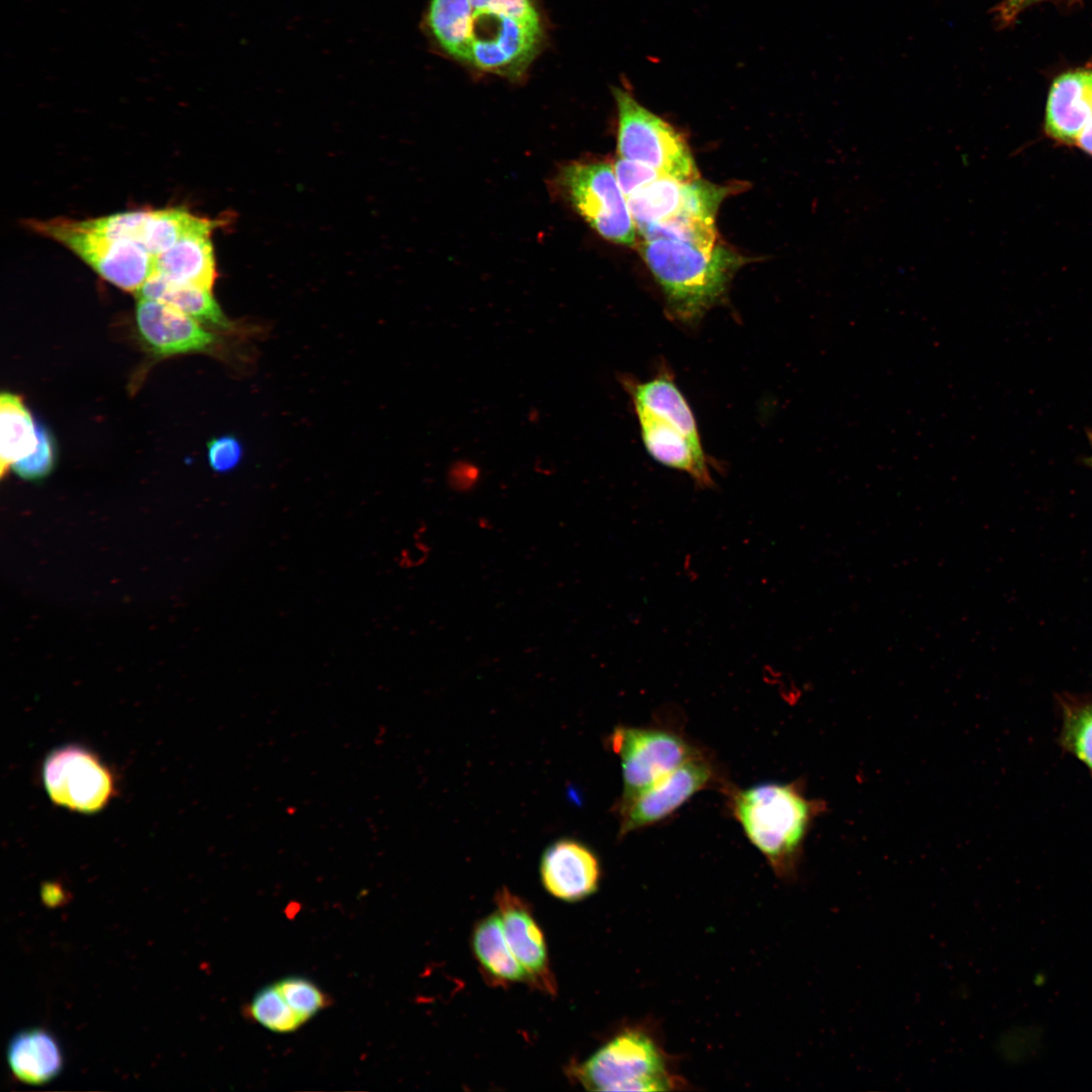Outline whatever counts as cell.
<instances>
[{
    "mask_svg": "<svg viewBox=\"0 0 1092 1092\" xmlns=\"http://www.w3.org/2000/svg\"><path fill=\"white\" fill-rule=\"evenodd\" d=\"M607 744L621 762L623 793L619 801L632 798L702 753L678 733L657 727L617 726Z\"/></svg>",
    "mask_w": 1092,
    "mask_h": 1092,
    "instance_id": "cell-8",
    "label": "cell"
},
{
    "mask_svg": "<svg viewBox=\"0 0 1092 1092\" xmlns=\"http://www.w3.org/2000/svg\"><path fill=\"white\" fill-rule=\"evenodd\" d=\"M614 170L626 198L662 176L645 164L623 158L616 162Z\"/></svg>",
    "mask_w": 1092,
    "mask_h": 1092,
    "instance_id": "cell-29",
    "label": "cell"
},
{
    "mask_svg": "<svg viewBox=\"0 0 1092 1092\" xmlns=\"http://www.w3.org/2000/svg\"><path fill=\"white\" fill-rule=\"evenodd\" d=\"M284 999L304 1022L327 1008L331 1001L312 981L291 976L275 983Z\"/></svg>",
    "mask_w": 1092,
    "mask_h": 1092,
    "instance_id": "cell-26",
    "label": "cell"
},
{
    "mask_svg": "<svg viewBox=\"0 0 1092 1092\" xmlns=\"http://www.w3.org/2000/svg\"><path fill=\"white\" fill-rule=\"evenodd\" d=\"M714 780L712 763L701 753L632 798L618 801L619 836L665 819Z\"/></svg>",
    "mask_w": 1092,
    "mask_h": 1092,
    "instance_id": "cell-10",
    "label": "cell"
},
{
    "mask_svg": "<svg viewBox=\"0 0 1092 1092\" xmlns=\"http://www.w3.org/2000/svg\"><path fill=\"white\" fill-rule=\"evenodd\" d=\"M689 183L661 176L627 197L637 231L675 215L685 204Z\"/></svg>",
    "mask_w": 1092,
    "mask_h": 1092,
    "instance_id": "cell-24",
    "label": "cell"
},
{
    "mask_svg": "<svg viewBox=\"0 0 1092 1092\" xmlns=\"http://www.w3.org/2000/svg\"><path fill=\"white\" fill-rule=\"evenodd\" d=\"M494 900L507 940L528 980L547 992H554L545 939L530 907L507 888L497 891Z\"/></svg>",
    "mask_w": 1092,
    "mask_h": 1092,
    "instance_id": "cell-13",
    "label": "cell"
},
{
    "mask_svg": "<svg viewBox=\"0 0 1092 1092\" xmlns=\"http://www.w3.org/2000/svg\"><path fill=\"white\" fill-rule=\"evenodd\" d=\"M7 1061L14 1076L26 1084L52 1081L63 1069L64 1057L57 1038L42 1028L17 1032L9 1041Z\"/></svg>",
    "mask_w": 1092,
    "mask_h": 1092,
    "instance_id": "cell-17",
    "label": "cell"
},
{
    "mask_svg": "<svg viewBox=\"0 0 1092 1092\" xmlns=\"http://www.w3.org/2000/svg\"><path fill=\"white\" fill-rule=\"evenodd\" d=\"M572 1074L592 1091H670L687 1084L654 1029L646 1024L623 1028L575 1065Z\"/></svg>",
    "mask_w": 1092,
    "mask_h": 1092,
    "instance_id": "cell-4",
    "label": "cell"
},
{
    "mask_svg": "<svg viewBox=\"0 0 1092 1092\" xmlns=\"http://www.w3.org/2000/svg\"><path fill=\"white\" fill-rule=\"evenodd\" d=\"M479 468L467 461L455 462L448 471L449 485L457 491L471 490L478 482Z\"/></svg>",
    "mask_w": 1092,
    "mask_h": 1092,
    "instance_id": "cell-31",
    "label": "cell"
},
{
    "mask_svg": "<svg viewBox=\"0 0 1092 1092\" xmlns=\"http://www.w3.org/2000/svg\"><path fill=\"white\" fill-rule=\"evenodd\" d=\"M1090 71H1073L1053 82L1046 101L1044 130L1053 140L1072 146L1092 116Z\"/></svg>",
    "mask_w": 1092,
    "mask_h": 1092,
    "instance_id": "cell-15",
    "label": "cell"
},
{
    "mask_svg": "<svg viewBox=\"0 0 1092 1092\" xmlns=\"http://www.w3.org/2000/svg\"><path fill=\"white\" fill-rule=\"evenodd\" d=\"M212 232L188 235L155 257V272L167 280L211 290L217 278Z\"/></svg>",
    "mask_w": 1092,
    "mask_h": 1092,
    "instance_id": "cell-16",
    "label": "cell"
},
{
    "mask_svg": "<svg viewBox=\"0 0 1092 1092\" xmlns=\"http://www.w3.org/2000/svg\"><path fill=\"white\" fill-rule=\"evenodd\" d=\"M36 432L38 439L36 449L11 466L19 477L28 480L46 477L55 464V449L52 436L40 424H37Z\"/></svg>",
    "mask_w": 1092,
    "mask_h": 1092,
    "instance_id": "cell-28",
    "label": "cell"
},
{
    "mask_svg": "<svg viewBox=\"0 0 1092 1092\" xmlns=\"http://www.w3.org/2000/svg\"><path fill=\"white\" fill-rule=\"evenodd\" d=\"M539 871L544 889L566 902H577L593 895L599 889L602 876L595 851L570 837L559 838L544 849Z\"/></svg>",
    "mask_w": 1092,
    "mask_h": 1092,
    "instance_id": "cell-11",
    "label": "cell"
},
{
    "mask_svg": "<svg viewBox=\"0 0 1092 1092\" xmlns=\"http://www.w3.org/2000/svg\"><path fill=\"white\" fill-rule=\"evenodd\" d=\"M635 414L643 444L655 461L687 473L702 487L712 486L713 479L701 441L693 439L670 422L645 413Z\"/></svg>",
    "mask_w": 1092,
    "mask_h": 1092,
    "instance_id": "cell-14",
    "label": "cell"
},
{
    "mask_svg": "<svg viewBox=\"0 0 1092 1092\" xmlns=\"http://www.w3.org/2000/svg\"><path fill=\"white\" fill-rule=\"evenodd\" d=\"M247 1012L259 1025L276 1033H290L303 1023L275 984L266 986L252 998Z\"/></svg>",
    "mask_w": 1092,
    "mask_h": 1092,
    "instance_id": "cell-25",
    "label": "cell"
},
{
    "mask_svg": "<svg viewBox=\"0 0 1092 1092\" xmlns=\"http://www.w3.org/2000/svg\"><path fill=\"white\" fill-rule=\"evenodd\" d=\"M424 26L448 56L513 80L531 65L544 33L534 0H430Z\"/></svg>",
    "mask_w": 1092,
    "mask_h": 1092,
    "instance_id": "cell-1",
    "label": "cell"
},
{
    "mask_svg": "<svg viewBox=\"0 0 1092 1092\" xmlns=\"http://www.w3.org/2000/svg\"><path fill=\"white\" fill-rule=\"evenodd\" d=\"M557 184L566 201L599 235L624 246L636 244V224L609 163L567 164L560 170Z\"/></svg>",
    "mask_w": 1092,
    "mask_h": 1092,
    "instance_id": "cell-6",
    "label": "cell"
},
{
    "mask_svg": "<svg viewBox=\"0 0 1092 1092\" xmlns=\"http://www.w3.org/2000/svg\"><path fill=\"white\" fill-rule=\"evenodd\" d=\"M635 413H645L675 425L695 440L700 434L694 414L685 396L667 376L661 375L643 383H628Z\"/></svg>",
    "mask_w": 1092,
    "mask_h": 1092,
    "instance_id": "cell-19",
    "label": "cell"
},
{
    "mask_svg": "<svg viewBox=\"0 0 1092 1092\" xmlns=\"http://www.w3.org/2000/svg\"><path fill=\"white\" fill-rule=\"evenodd\" d=\"M148 213L149 209L128 210L102 217L77 220V222L80 226L93 233L114 240L132 241L141 245L143 228Z\"/></svg>",
    "mask_w": 1092,
    "mask_h": 1092,
    "instance_id": "cell-27",
    "label": "cell"
},
{
    "mask_svg": "<svg viewBox=\"0 0 1092 1092\" xmlns=\"http://www.w3.org/2000/svg\"><path fill=\"white\" fill-rule=\"evenodd\" d=\"M135 321L141 337L158 355L204 351L215 342L198 321L161 301L139 298Z\"/></svg>",
    "mask_w": 1092,
    "mask_h": 1092,
    "instance_id": "cell-12",
    "label": "cell"
},
{
    "mask_svg": "<svg viewBox=\"0 0 1092 1092\" xmlns=\"http://www.w3.org/2000/svg\"><path fill=\"white\" fill-rule=\"evenodd\" d=\"M242 455V445L233 436L214 438L207 445L209 465L217 472L234 469L241 461Z\"/></svg>",
    "mask_w": 1092,
    "mask_h": 1092,
    "instance_id": "cell-30",
    "label": "cell"
},
{
    "mask_svg": "<svg viewBox=\"0 0 1092 1092\" xmlns=\"http://www.w3.org/2000/svg\"><path fill=\"white\" fill-rule=\"evenodd\" d=\"M730 808L775 874L793 879L819 803L807 799L798 785L765 783L731 792Z\"/></svg>",
    "mask_w": 1092,
    "mask_h": 1092,
    "instance_id": "cell-2",
    "label": "cell"
},
{
    "mask_svg": "<svg viewBox=\"0 0 1092 1092\" xmlns=\"http://www.w3.org/2000/svg\"><path fill=\"white\" fill-rule=\"evenodd\" d=\"M220 224V219L200 217L185 208L149 209L141 245L156 257L184 237L199 232H213Z\"/></svg>",
    "mask_w": 1092,
    "mask_h": 1092,
    "instance_id": "cell-23",
    "label": "cell"
},
{
    "mask_svg": "<svg viewBox=\"0 0 1092 1092\" xmlns=\"http://www.w3.org/2000/svg\"><path fill=\"white\" fill-rule=\"evenodd\" d=\"M26 224L65 246L98 275L125 291L138 292L155 272V257L143 246L93 233L76 219H30Z\"/></svg>",
    "mask_w": 1092,
    "mask_h": 1092,
    "instance_id": "cell-7",
    "label": "cell"
},
{
    "mask_svg": "<svg viewBox=\"0 0 1092 1092\" xmlns=\"http://www.w3.org/2000/svg\"><path fill=\"white\" fill-rule=\"evenodd\" d=\"M471 942L473 952L488 978L503 984L529 981L525 969L510 947L497 911L476 924Z\"/></svg>",
    "mask_w": 1092,
    "mask_h": 1092,
    "instance_id": "cell-18",
    "label": "cell"
},
{
    "mask_svg": "<svg viewBox=\"0 0 1092 1092\" xmlns=\"http://www.w3.org/2000/svg\"><path fill=\"white\" fill-rule=\"evenodd\" d=\"M1084 463L1092 468V455L1084 459Z\"/></svg>",
    "mask_w": 1092,
    "mask_h": 1092,
    "instance_id": "cell-36",
    "label": "cell"
},
{
    "mask_svg": "<svg viewBox=\"0 0 1092 1092\" xmlns=\"http://www.w3.org/2000/svg\"><path fill=\"white\" fill-rule=\"evenodd\" d=\"M41 778L54 804L83 814L103 810L118 793L112 768L81 745L52 751L42 764Z\"/></svg>",
    "mask_w": 1092,
    "mask_h": 1092,
    "instance_id": "cell-9",
    "label": "cell"
},
{
    "mask_svg": "<svg viewBox=\"0 0 1092 1092\" xmlns=\"http://www.w3.org/2000/svg\"><path fill=\"white\" fill-rule=\"evenodd\" d=\"M1040 0H1003L994 8V19L998 27L1011 24L1027 6Z\"/></svg>",
    "mask_w": 1092,
    "mask_h": 1092,
    "instance_id": "cell-32",
    "label": "cell"
},
{
    "mask_svg": "<svg viewBox=\"0 0 1092 1092\" xmlns=\"http://www.w3.org/2000/svg\"><path fill=\"white\" fill-rule=\"evenodd\" d=\"M30 412L21 396L0 395V472L3 477L11 466L31 454L37 446V432Z\"/></svg>",
    "mask_w": 1092,
    "mask_h": 1092,
    "instance_id": "cell-22",
    "label": "cell"
},
{
    "mask_svg": "<svg viewBox=\"0 0 1092 1092\" xmlns=\"http://www.w3.org/2000/svg\"><path fill=\"white\" fill-rule=\"evenodd\" d=\"M1074 145L1092 156V116L1078 133Z\"/></svg>",
    "mask_w": 1092,
    "mask_h": 1092,
    "instance_id": "cell-33",
    "label": "cell"
},
{
    "mask_svg": "<svg viewBox=\"0 0 1092 1092\" xmlns=\"http://www.w3.org/2000/svg\"><path fill=\"white\" fill-rule=\"evenodd\" d=\"M136 296L164 302L199 323L217 328L231 326L211 290L174 283L156 272L140 288Z\"/></svg>",
    "mask_w": 1092,
    "mask_h": 1092,
    "instance_id": "cell-21",
    "label": "cell"
},
{
    "mask_svg": "<svg viewBox=\"0 0 1092 1092\" xmlns=\"http://www.w3.org/2000/svg\"><path fill=\"white\" fill-rule=\"evenodd\" d=\"M640 253L666 299L669 313L694 322L725 292L743 258L717 245L712 255L682 242L657 238L643 240Z\"/></svg>",
    "mask_w": 1092,
    "mask_h": 1092,
    "instance_id": "cell-3",
    "label": "cell"
},
{
    "mask_svg": "<svg viewBox=\"0 0 1092 1092\" xmlns=\"http://www.w3.org/2000/svg\"><path fill=\"white\" fill-rule=\"evenodd\" d=\"M1045 979L1046 978L1042 974H1035V976L1033 978V982H1034V984L1036 986H1041L1043 984V982L1045 981Z\"/></svg>",
    "mask_w": 1092,
    "mask_h": 1092,
    "instance_id": "cell-34",
    "label": "cell"
},
{
    "mask_svg": "<svg viewBox=\"0 0 1092 1092\" xmlns=\"http://www.w3.org/2000/svg\"><path fill=\"white\" fill-rule=\"evenodd\" d=\"M1089 98H1090V102L1092 104V72H1090V79H1089Z\"/></svg>",
    "mask_w": 1092,
    "mask_h": 1092,
    "instance_id": "cell-35",
    "label": "cell"
},
{
    "mask_svg": "<svg viewBox=\"0 0 1092 1092\" xmlns=\"http://www.w3.org/2000/svg\"><path fill=\"white\" fill-rule=\"evenodd\" d=\"M613 94L620 158L645 164L679 182L700 179L688 144L669 123L640 104L630 92L615 87Z\"/></svg>",
    "mask_w": 1092,
    "mask_h": 1092,
    "instance_id": "cell-5",
    "label": "cell"
},
{
    "mask_svg": "<svg viewBox=\"0 0 1092 1092\" xmlns=\"http://www.w3.org/2000/svg\"><path fill=\"white\" fill-rule=\"evenodd\" d=\"M1055 704L1060 721L1058 744L1092 779V694L1060 693Z\"/></svg>",
    "mask_w": 1092,
    "mask_h": 1092,
    "instance_id": "cell-20",
    "label": "cell"
}]
</instances>
